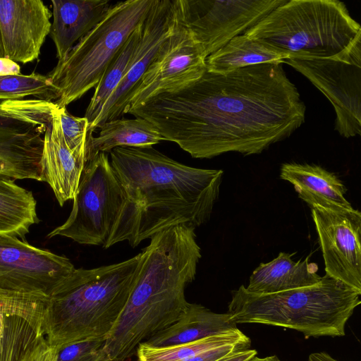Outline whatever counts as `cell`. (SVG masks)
I'll return each instance as SVG.
<instances>
[{
    "instance_id": "obj_22",
    "label": "cell",
    "mask_w": 361,
    "mask_h": 361,
    "mask_svg": "<svg viewBox=\"0 0 361 361\" xmlns=\"http://www.w3.org/2000/svg\"><path fill=\"white\" fill-rule=\"evenodd\" d=\"M98 128L99 135L90 137L87 162L97 154L109 153L116 147L145 148L166 140L152 123L140 117L108 121Z\"/></svg>"
},
{
    "instance_id": "obj_26",
    "label": "cell",
    "mask_w": 361,
    "mask_h": 361,
    "mask_svg": "<svg viewBox=\"0 0 361 361\" xmlns=\"http://www.w3.org/2000/svg\"><path fill=\"white\" fill-rule=\"evenodd\" d=\"M142 22L135 29L116 53L94 88V92L84 116L89 122V130L127 72L140 39Z\"/></svg>"
},
{
    "instance_id": "obj_36",
    "label": "cell",
    "mask_w": 361,
    "mask_h": 361,
    "mask_svg": "<svg viewBox=\"0 0 361 361\" xmlns=\"http://www.w3.org/2000/svg\"><path fill=\"white\" fill-rule=\"evenodd\" d=\"M248 361H281L276 355H270L264 357L255 356Z\"/></svg>"
},
{
    "instance_id": "obj_15",
    "label": "cell",
    "mask_w": 361,
    "mask_h": 361,
    "mask_svg": "<svg viewBox=\"0 0 361 361\" xmlns=\"http://www.w3.org/2000/svg\"><path fill=\"white\" fill-rule=\"evenodd\" d=\"M51 16L41 0H0V35L4 56L22 63L37 59L50 32Z\"/></svg>"
},
{
    "instance_id": "obj_23",
    "label": "cell",
    "mask_w": 361,
    "mask_h": 361,
    "mask_svg": "<svg viewBox=\"0 0 361 361\" xmlns=\"http://www.w3.org/2000/svg\"><path fill=\"white\" fill-rule=\"evenodd\" d=\"M288 57L245 34L235 37L206 59L207 71L226 74L260 63L282 64Z\"/></svg>"
},
{
    "instance_id": "obj_29",
    "label": "cell",
    "mask_w": 361,
    "mask_h": 361,
    "mask_svg": "<svg viewBox=\"0 0 361 361\" xmlns=\"http://www.w3.org/2000/svg\"><path fill=\"white\" fill-rule=\"evenodd\" d=\"M57 113L65 142L68 148L87 162L90 137L89 122L85 117L71 115L66 107H58Z\"/></svg>"
},
{
    "instance_id": "obj_11",
    "label": "cell",
    "mask_w": 361,
    "mask_h": 361,
    "mask_svg": "<svg viewBox=\"0 0 361 361\" xmlns=\"http://www.w3.org/2000/svg\"><path fill=\"white\" fill-rule=\"evenodd\" d=\"M287 0H178L182 18L206 57Z\"/></svg>"
},
{
    "instance_id": "obj_1",
    "label": "cell",
    "mask_w": 361,
    "mask_h": 361,
    "mask_svg": "<svg viewBox=\"0 0 361 361\" xmlns=\"http://www.w3.org/2000/svg\"><path fill=\"white\" fill-rule=\"evenodd\" d=\"M306 107L282 64L260 63L195 82L125 111L152 123L192 157L262 153L305 122Z\"/></svg>"
},
{
    "instance_id": "obj_27",
    "label": "cell",
    "mask_w": 361,
    "mask_h": 361,
    "mask_svg": "<svg viewBox=\"0 0 361 361\" xmlns=\"http://www.w3.org/2000/svg\"><path fill=\"white\" fill-rule=\"evenodd\" d=\"M250 339L237 329L192 342L163 347H152L142 342L137 345V361H185L211 349Z\"/></svg>"
},
{
    "instance_id": "obj_30",
    "label": "cell",
    "mask_w": 361,
    "mask_h": 361,
    "mask_svg": "<svg viewBox=\"0 0 361 361\" xmlns=\"http://www.w3.org/2000/svg\"><path fill=\"white\" fill-rule=\"evenodd\" d=\"M104 342L85 339L56 346V361H110L104 350Z\"/></svg>"
},
{
    "instance_id": "obj_20",
    "label": "cell",
    "mask_w": 361,
    "mask_h": 361,
    "mask_svg": "<svg viewBox=\"0 0 361 361\" xmlns=\"http://www.w3.org/2000/svg\"><path fill=\"white\" fill-rule=\"evenodd\" d=\"M227 313H216L200 304L189 303L185 312L173 324L158 331L143 343L163 347L197 341L237 329Z\"/></svg>"
},
{
    "instance_id": "obj_35",
    "label": "cell",
    "mask_w": 361,
    "mask_h": 361,
    "mask_svg": "<svg viewBox=\"0 0 361 361\" xmlns=\"http://www.w3.org/2000/svg\"><path fill=\"white\" fill-rule=\"evenodd\" d=\"M308 361H338L326 352H317L309 355Z\"/></svg>"
},
{
    "instance_id": "obj_16",
    "label": "cell",
    "mask_w": 361,
    "mask_h": 361,
    "mask_svg": "<svg viewBox=\"0 0 361 361\" xmlns=\"http://www.w3.org/2000/svg\"><path fill=\"white\" fill-rule=\"evenodd\" d=\"M85 164L67 146L56 105L43 136L40 167L42 180L49 185L60 206L73 199Z\"/></svg>"
},
{
    "instance_id": "obj_8",
    "label": "cell",
    "mask_w": 361,
    "mask_h": 361,
    "mask_svg": "<svg viewBox=\"0 0 361 361\" xmlns=\"http://www.w3.org/2000/svg\"><path fill=\"white\" fill-rule=\"evenodd\" d=\"M70 215L48 235L68 238L87 245H104L123 202V192L107 153L101 152L85 165L73 199Z\"/></svg>"
},
{
    "instance_id": "obj_25",
    "label": "cell",
    "mask_w": 361,
    "mask_h": 361,
    "mask_svg": "<svg viewBox=\"0 0 361 361\" xmlns=\"http://www.w3.org/2000/svg\"><path fill=\"white\" fill-rule=\"evenodd\" d=\"M46 130L0 141V177L43 181L40 159Z\"/></svg>"
},
{
    "instance_id": "obj_3",
    "label": "cell",
    "mask_w": 361,
    "mask_h": 361,
    "mask_svg": "<svg viewBox=\"0 0 361 361\" xmlns=\"http://www.w3.org/2000/svg\"><path fill=\"white\" fill-rule=\"evenodd\" d=\"M195 229L189 224L165 228L140 253L130 295L104 342L110 361H125L140 343L185 312V288L195 280L202 256Z\"/></svg>"
},
{
    "instance_id": "obj_2",
    "label": "cell",
    "mask_w": 361,
    "mask_h": 361,
    "mask_svg": "<svg viewBox=\"0 0 361 361\" xmlns=\"http://www.w3.org/2000/svg\"><path fill=\"white\" fill-rule=\"evenodd\" d=\"M109 154L123 202L104 248L125 240L135 247L170 226L209 219L222 170L183 164L153 147H118Z\"/></svg>"
},
{
    "instance_id": "obj_9",
    "label": "cell",
    "mask_w": 361,
    "mask_h": 361,
    "mask_svg": "<svg viewBox=\"0 0 361 361\" xmlns=\"http://www.w3.org/2000/svg\"><path fill=\"white\" fill-rule=\"evenodd\" d=\"M305 76L332 104L335 130L348 138L361 133V37L331 58L284 61Z\"/></svg>"
},
{
    "instance_id": "obj_12",
    "label": "cell",
    "mask_w": 361,
    "mask_h": 361,
    "mask_svg": "<svg viewBox=\"0 0 361 361\" xmlns=\"http://www.w3.org/2000/svg\"><path fill=\"white\" fill-rule=\"evenodd\" d=\"M68 258L0 234V288L49 296L75 269Z\"/></svg>"
},
{
    "instance_id": "obj_6",
    "label": "cell",
    "mask_w": 361,
    "mask_h": 361,
    "mask_svg": "<svg viewBox=\"0 0 361 361\" xmlns=\"http://www.w3.org/2000/svg\"><path fill=\"white\" fill-rule=\"evenodd\" d=\"M243 34L289 58H331L361 37L337 0H287Z\"/></svg>"
},
{
    "instance_id": "obj_24",
    "label": "cell",
    "mask_w": 361,
    "mask_h": 361,
    "mask_svg": "<svg viewBox=\"0 0 361 361\" xmlns=\"http://www.w3.org/2000/svg\"><path fill=\"white\" fill-rule=\"evenodd\" d=\"M36 206L32 191L0 177V234L25 240L30 228L39 222Z\"/></svg>"
},
{
    "instance_id": "obj_33",
    "label": "cell",
    "mask_w": 361,
    "mask_h": 361,
    "mask_svg": "<svg viewBox=\"0 0 361 361\" xmlns=\"http://www.w3.org/2000/svg\"><path fill=\"white\" fill-rule=\"evenodd\" d=\"M257 350L247 349L237 351L219 361H248L257 355Z\"/></svg>"
},
{
    "instance_id": "obj_19",
    "label": "cell",
    "mask_w": 361,
    "mask_h": 361,
    "mask_svg": "<svg viewBox=\"0 0 361 361\" xmlns=\"http://www.w3.org/2000/svg\"><path fill=\"white\" fill-rule=\"evenodd\" d=\"M295 254L281 252L271 262L260 263L250 276L245 289L250 293L268 294L319 282L322 277L317 274V264L309 261L310 256L293 261L291 257Z\"/></svg>"
},
{
    "instance_id": "obj_5",
    "label": "cell",
    "mask_w": 361,
    "mask_h": 361,
    "mask_svg": "<svg viewBox=\"0 0 361 361\" xmlns=\"http://www.w3.org/2000/svg\"><path fill=\"white\" fill-rule=\"evenodd\" d=\"M360 292L325 275L314 285L274 293L232 291L228 313L235 324H262L295 330L305 338L343 336L360 304Z\"/></svg>"
},
{
    "instance_id": "obj_37",
    "label": "cell",
    "mask_w": 361,
    "mask_h": 361,
    "mask_svg": "<svg viewBox=\"0 0 361 361\" xmlns=\"http://www.w3.org/2000/svg\"><path fill=\"white\" fill-rule=\"evenodd\" d=\"M5 57L4 49L1 43V35H0V58Z\"/></svg>"
},
{
    "instance_id": "obj_7",
    "label": "cell",
    "mask_w": 361,
    "mask_h": 361,
    "mask_svg": "<svg viewBox=\"0 0 361 361\" xmlns=\"http://www.w3.org/2000/svg\"><path fill=\"white\" fill-rule=\"evenodd\" d=\"M154 0L112 4L102 20L82 37L47 75L57 89L58 107L81 98L101 80L112 59L143 21Z\"/></svg>"
},
{
    "instance_id": "obj_28",
    "label": "cell",
    "mask_w": 361,
    "mask_h": 361,
    "mask_svg": "<svg viewBox=\"0 0 361 361\" xmlns=\"http://www.w3.org/2000/svg\"><path fill=\"white\" fill-rule=\"evenodd\" d=\"M28 96L54 102L58 91L47 75L33 73L0 75V100L23 99Z\"/></svg>"
},
{
    "instance_id": "obj_34",
    "label": "cell",
    "mask_w": 361,
    "mask_h": 361,
    "mask_svg": "<svg viewBox=\"0 0 361 361\" xmlns=\"http://www.w3.org/2000/svg\"><path fill=\"white\" fill-rule=\"evenodd\" d=\"M57 348L48 345L34 361H56Z\"/></svg>"
},
{
    "instance_id": "obj_14",
    "label": "cell",
    "mask_w": 361,
    "mask_h": 361,
    "mask_svg": "<svg viewBox=\"0 0 361 361\" xmlns=\"http://www.w3.org/2000/svg\"><path fill=\"white\" fill-rule=\"evenodd\" d=\"M174 20V0H154L142 22L140 39L127 72L104 106L90 133H92L105 122L123 115L131 90L148 68L163 42L170 35Z\"/></svg>"
},
{
    "instance_id": "obj_13",
    "label": "cell",
    "mask_w": 361,
    "mask_h": 361,
    "mask_svg": "<svg viewBox=\"0 0 361 361\" xmlns=\"http://www.w3.org/2000/svg\"><path fill=\"white\" fill-rule=\"evenodd\" d=\"M326 275L361 293V213L355 209L312 208Z\"/></svg>"
},
{
    "instance_id": "obj_18",
    "label": "cell",
    "mask_w": 361,
    "mask_h": 361,
    "mask_svg": "<svg viewBox=\"0 0 361 361\" xmlns=\"http://www.w3.org/2000/svg\"><path fill=\"white\" fill-rule=\"evenodd\" d=\"M280 178L290 183L310 207L353 209L345 197L346 188L334 173L320 166L295 162L282 164Z\"/></svg>"
},
{
    "instance_id": "obj_4",
    "label": "cell",
    "mask_w": 361,
    "mask_h": 361,
    "mask_svg": "<svg viewBox=\"0 0 361 361\" xmlns=\"http://www.w3.org/2000/svg\"><path fill=\"white\" fill-rule=\"evenodd\" d=\"M140 253L93 269H75L49 296L44 332L51 346L106 341L130 295Z\"/></svg>"
},
{
    "instance_id": "obj_32",
    "label": "cell",
    "mask_w": 361,
    "mask_h": 361,
    "mask_svg": "<svg viewBox=\"0 0 361 361\" xmlns=\"http://www.w3.org/2000/svg\"><path fill=\"white\" fill-rule=\"evenodd\" d=\"M20 73L18 63L6 57L0 58V75H17Z\"/></svg>"
},
{
    "instance_id": "obj_31",
    "label": "cell",
    "mask_w": 361,
    "mask_h": 361,
    "mask_svg": "<svg viewBox=\"0 0 361 361\" xmlns=\"http://www.w3.org/2000/svg\"><path fill=\"white\" fill-rule=\"evenodd\" d=\"M250 345V339L229 343L211 349L185 361H219L237 351L249 349Z\"/></svg>"
},
{
    "instance_id": "obj_21",
    "label": "cell",
    "mask_w": 361,
    "mask_h": 361,
    "mask_svg": "<svg viewBox=\"0 0 361 361\" xmlns=\"http://www.w3.org/2000/svg\"><path fill=\"white\" fill-rule=\"evenodd\" d=\"M7 294L0 288V361H34L49 343L25 319L9 314Z\"/></svg>"
},
{
    "instance_id": "obj_17",
    "label": "cell",
    "mask_w": 361,
    "mask_h": 361,
    "mask_svg": "<svg viewBox=\"0 0 361 361\" xmlns=\"http://www.w3.org/2000/svg\"><path fill=\"white\" fill-rule=\"evenodd\" d=\"M53 21L49 35L59 60L94 28L112 5L109 0H51Z\"/></svg>"
},
{
    "instance_id": "obj_10",
    "label": "cell",
    "mask_w": 361,
    "mask_h": 361,
    "mask_svg": "<svg viewBox=\"0 0 361 361\" xmlns=\"http://www.w3.org/2000/svg\"><path fill=\"white\" fill-rule=\"evenodd\" d=\"M174 5L171 32L131 90L123 114L153 97L195 82L207 71V57L184 23L177 0H174Z\"/></svg>"
}]
</instances>
